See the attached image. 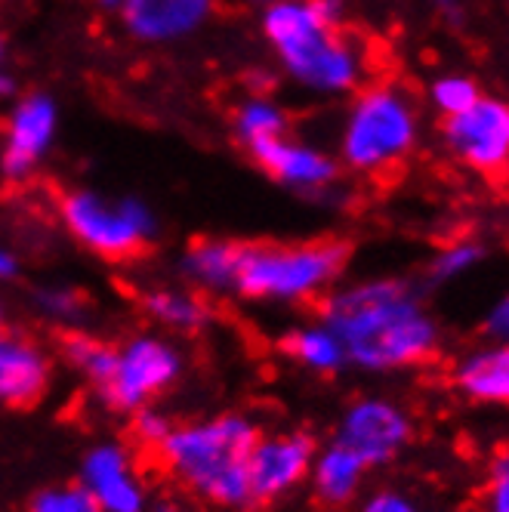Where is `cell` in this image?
Here are the masks:
<instances>
[{
    "instance_id": "6da1fadb",
    "label": "cell",
    "mask_w": 509,
    "mask_h": 512,
    "mask_svg": "<svg viewBox=\"0 0 509 512\" xmlns=\"http://www.w3.org/2000/svg\"><path fill=\"white\" fill-rule=\"evenodd\" d=\"M318 318L343 343L349 368L365 374L420 368L442 349V324L420 287L405 278L380 275L337 284L321 297Z\"/></svg>"
},
{
    "instance_id": "7a4b0ae2",
    "label": "cell",
    "mask_w": 509,
    "mask_h": 512,
    "mask_svg": "<svg viewBox=\"0 0 509 512\" xmlns=\"http://www.w3.org/2000/svg\"><path fill=\"white\" fill-rule=\"evenodd\" d=\"M284 75L309 93H355L368 75V59L343 31V0H269L263 16Z\"/></svg>"
},
{
    "instance_id": "3957f363",
    "label": "cell",
    "mask_w": 509,
    "mask_h": 512,
    "mask_svg": "<svg viewBox=\"0 0 509 512\" xmlns=\"http://www.w3.org/2000/svg\"><path fill=\"white\" fill-rule=\"evenodd\" d=\"M260 432L253 417L223 411L176 423L155 457L186 494L216 509L244 512L253 506L247 460Z\"/></svg>"
},
{
    "instance_id": "277c9868",
    "label": "cell",
    "mask_w": 509,
    "mask_h": 512,
    "mask_svg": "<svg viewBox=\"0 0 509 512\" xmlns=\"http://www.w3.org/2000/svg\"><path fill=\"white\" fill-rule=\"evenodd\" d=\"M352 247L343 238L312 241H244L235 297L269 306L321 303L340 284Z\"/></svg>"
},
{
    "instance_id": "5b68a950",
    "label": "cell",
    "mask_w": 509,
    "mask_h": 512,
    "mask_svg": "<svg viewBox=\"0 0 509 512\" xmlns=\"http://www.w3.org/2000/svg\"><path fill=\"white\" fill-rule=\"evenodd\" d=\"M420 142V108L395 81L358 87L340 130V164L358 176H383L408 161Z\"/></svg>"
},
{
    "instance_id": "8992f818",
    "label": "cell",
    "mask_w": 509,
    "mask_h": 512,
    "mask_svg": "<svg viewBox=\"0 0 509 512\" xmlns=\"http://www.w3.org/2000/svg\"><path fill=\"white\" fill-rule=\"evenodd\" d=\"M59 219L84 250L108 263L136 260L158 238L155 210L133 195L108 198L93 189H71L59 198Z\"/></svg>"
},
{
    "instance_id": "52a82bcc",
    "label": "cell",
    "mask_w": 509,
    "mask_h": 512,
    "mask_svg": "<svg viewBox=\"0 0 509 512\" xmlns=\"http://www.w3.org/2000/svg\"><path fill=\"white\" fill-rule=\"evenodd\" d=\"M186 374V352L161 331H139L118 343L112 377L93 395L108 414H124L155 405Z\"/></svg>"
},
{
    "instance_id": "ba28073f",
    "label": "cell",
    "mask_w": 509,
    "mask_h": 512,
    "mask_svg": "<svg viewBox=\"0 0 509 512\" xmlns=\"http://www.w3.org/2000/svg\"><path fill=\"white\" fill-rule=\"evenodd\" d=\"M414 438L411 414L386 395H361L343 411L334 442L349 448L368 469L389 466Z\"/></svg>"
},
{
    "instance_id": "9c48e42d",
    "label": "cell",
    "mask_w": 509,
    "mask_h": 512,
    "mask_svg": "<svg viewBox=\"0 0 509 512\" xmlns=\"http://www.w3.org/2000/svg\"><path fill=\"white\" fill-rule=\"evenodd\" d=\"M439 136L445 152L463 167L494 176L509 167V102L485 96L466 112L442 118Z\"/></svg>"
},
{
    "instance_id": "30bf717a",
    "label": "cell",
    "mask_w": 509,
    "mask_h": 512,
    "mask_svg": "<svg viewBox=\"0 0 509 512\" xmlns=\"http://www.w3.org/2000/svg\"><path fill=\"white\" fill-rule=\"evenodd\" d=\"M78 482L90 491L99 512H145L152 500L136 451L121 438H99L84 451Z\"/></svg>"
},
{
    "instance_id": "8fae6325",
    "label": "cell",
    "mask_w": 509,
    "mask_h": 512,
    "mask_svg": "<svg viewBox=\"0 0 509 512\" xmlns=\"http://www.w3.org/2000/svg\"><path fill=\"white\" fill-rule=\"evenodd\" d=\"M315 451L318 445L309 432L300 429L260 432L247 460L253 503H275L287 494H294L300 485H306Z\"/></svg>"
},
{
    "instance_id": "7c38bea8",
    "label": "cell",
    "mask_w": 509,
    "mask_h": 512,
    "mask_svg": "<svg viewBox=\"0 0 509 512\" xmlns=\"http://www.w3.org/2000/svg\"><path fill=\"white\" fill-rule=\"evenodd\" d=\"M59 130V108L50 93L22 96L7 118L4 152H0V173L10 182L28 179L38 164L50 155Z\"/></svg>"
},
{
    "instance_id": "4fadbf2b",
    "label": "cell",
    "mask_w": 509,
    "mask_h": 512,
    "mask_svg": "<svg viewBox=\"0 0 509 512\" xmlns=\"http://www.w3.org/2000/svg\"><path fill=\"white\" fill-rule=\"evenodd\" d=\"M244 152L266 176H272L275 182L294 192L321 195L331 186H337L340 179V161L334 155H327L318 145L290 139L287 133L250 142L244 145Z\"/></svg>"
},
{
    "instance_id": "5bb4252c",
    "label": "cell",
    "mask_w": 509,
    "mask_h": 512,
    "mask_svg": "<svg viewBox=\"0 0 509 512\" xmlns=\"http://www.w3.org/2000/svg\"><path fill=\"white\" fill-rule=\"evenodd\" d=\"M56 383V355L25 331L0 327V408H31Z\"/></svg>"
},
{
    "instance_id": "9a60e30c",
    "label": "cell",
    "mask_w": 509,
    "mask_h": 512,
    "mask_svg": "<svg viewBox=\"0 0 509 512\" xmlns=\"http://www.w3.org/2000/svg\"><path fill=\"white\" fill-rule=\"evenodd\" d=\"M213 13V0H124L121 19L130 38L170 44L195 34Z\"/></svg>"
},
{
    "instance_id": "2e32d148",
    "label": "cell",
    "mask_w": 509,
    "mask_h": 512,
    "mask_svg": "<svg viewBox=\"0 0 509 512\" xmlns=\"http://www.w3.org/2000/svg\"><path fill=\"white\" fill-rule=\"evenodd\" d=\"M451 386L476 405L509 408V343H482L463 352L451 368Z\"/></svg>"
},
{
    "instance_id": "e0dca14e",
    "label": "cell",
    "mask_w": 509,
    "mask_h": 512,
    "mask_svg": "<svg viewBox=\"0 0 509 512\" xmlns=\"http://www.w3.org/2000/svg\"><path fill=\"white\" fill-rule=\"evenodd\" d=\"M241 244L229 238H198L179 253V278L204 297L235 294V278L241 263Z\"/></svg>"
},
{
    "instance_id": "ac0fdd59",
    "label": "cell",
    "mask_w": 509,
    "mask_h": 512,
    "mask_svg": "<svg viewBox=\"0 0 509 512\" xmlns=\"http://www.w3.org/2000/svg\"><path fill=\"white\" fill-rule=\"evenodd\" d=\"M368 472L371 469L361 463L349 448H343L340 442L331 438V442L315 451V460L309 469L312 497L327 509H346L349 503L358 500L361 488H365Z\"/></svg>"
},
{
    "instance_id": "d6986e66",
    "label": "cell",
    "mask_w": 509,
    "mask_h": 512,
    "mask_svg": "<svg viewBox=\"0 0 509 512\" xmlns=\"http://www.w3.org/2000/svg\"><path fill=\"white\" fill-rule=\"evenodd\" d=\"M142 315L149 318L164 334H179V337H198L213 324V306L204 294L186 287H170L158 284L149 287L139 297Z\"/></svg>"
},
{
    "instance_id": "ffe728a7",
    "label": "cell",
    "mask_w": 509,
    "mask_h": 512,
    "mask_svg": "<svg viewBox=\"0 0 509 512\" xmlns=\"http://www.w3.org/2000/svg\"><path fill=\"white\" fill-rule=\"evenodd\" d=\"M281 352L294 361L297 368L318 374V377H334L349 368L343 343L321 318L290 327L281 337Z\"/></svg>"
},
{
    "instance_id": "44dd1931",
    "label": "cell",
    "mask_w": 509,
    "mask_h": 512,
    "mask_svg": "<svg viewBox=\"0 0 509 512\" xmlns=\"http://www.w3.org/2000/svg\"><path fill=\"white\" fill-rule=\"evenodd\" d=\"M56 349H59V361L71 374H78L90 386V392L105 386V380L112 377L118 343H108L84 331V327H75V331H62Z\"/></svg>"
},
{
    "instance_id": "7402d4cb",
    "label": "cell",
    "mask_w": 509,
    "mask_h": 512,
    "mask_svg": "<svg viewBox=\"0 0 509 512\" xmlns=\"http://www.w3.org/2000/svg\"><path fill=\"white\" fill-rule=\"evenodd\" d=\"M232 130H235V139L241 142V149H244V145L257 142V139L287 133V115H284V108L278 102H272L266 96H253V99H244L235 108Z\"/></svg>"
},
{
    "instance_id": "603a6c76",
    "label": "cell",
    "mask_w": 509,
    "mask_h": 512,
    "mask_svg": "<svg viewBox=\"0 0 509 512\" xmlns=\"http://www.w3.org/2000/svg\"><path fill=\"white\" fill-rule=\"evenodd\" d=\"M31 306L44 321L62 327V331H75L87 318V297L71 284H41L31 294Z\"/></svg>"
},
{
    "instance_id": "cb8c5ba5",
    "label": "cell",
    "mask_w": 509,
    "mask_h": 512,
    "mask_svg": "<svg viewBox=\"0 0 509 512\" xmlns=\"http://www.w3.org/2000/svg\"><path fill=\"white\" fill-rule=\"evenodd\" d=\"M485 260V247L476 241H454L448 247H442L432 256L426 266V281L432 287H442L451 281H460L463 275H469L472 269H479Z\"/></svg>"
},
{
    "instance_id": "d4e9b609",
    "label": "cell",
    "mask_w": 509,
    "mask_h": 512,
    "mask_svg": "<svg viewBox=\"0 0 509 512\" xmlns=\"http://www.w3.org/2000/svg\"><path fill=\"white\" fill-rule=\"evenodd\" d=\"M479 99H482V87L476 84V78L460 75V71H448V75H439L429 84V105L442 118L466 112V108L476 105Z\"/></svg>"
},
{
    "instance_id": "484cf974",
    "label": "cell",
    "mask_w": 509,
    "mask_h": 512,
    "mask_svg": "<svg viewBox=\"0 0 509 512\" xmlns=\"http://www.w3.org/2000/svg\"><path fill=\"white\" fill-rule=\"evenodd\" d=\"M25 512H99V506L81 482H56L34 491Z\"/></svg>"
},
{
    "instance_id": "4316f807",
    "label": "cell",
    "mask_w": 509,
    "mask_h": 512,
    "mask_svg": "<svg viewBox=\"0 0 509 512\" xmlns=\"http://www.w3.org/2000/svg\"><path fill=\"white\" fill-rule=\"evenodd\" d=\"M176 423L170 420L167 411H161L158 405H145L139 411L130 414V438H133V445L142 448V451H158L164 442H167V435Z\"/></svg>"
},
{
    "instance_id": "83f0119b",
    "label": "cell",
    "mask_w": 509,
    "mask_h": 512,
    "mask_svg": "<svg viewBox=\"0 0 509 512\" xmlns=\"http://www.w3.org/2000/svg\"><path fill=\"white\" fill-rule=\"evenodd\" d=\"M482 506L485 512H509V448H500L488 463Z\"/></svg>"
},
{
    "instance_id": "f1b7e54d",
    "label": "cell",
    "mask_w": 509,
    "mask_h": 512,
    "mask_svg": "<svg viewBox=\"0 0 509 512\" xmlns=\"http://www.w3.org/2000/svg\"><path fill=\"white\" fill-rule=\"evenodd\" d=\"M358 512H423V506L398 488H377L361 500Z\"/></svg>"
},
{
    "instance_id": "f546056e",
    "label": "cell",
    "mask_w": 509,
    "mask_h": 512,
    "mask_svg": "<svg viewBox=\"0 0 509 512\" xmlns=\"http://www.w3.org/2000/svg\"><path fill=\"white\" fill-rule=\"evenodd\" d=\"M482 337L488 343H509V294H503L482 321Z\"/></svg>"
},
{
    "instance_id": "4dcf8cb0",
    "label": "cell",
    "mask_w": 509,
    "mask_h": 512,
    "mask_svg": "<svg viewBox=\"0 0 509 512\" xmlns=\"http://www.w3.org/2000/svg\"><path fill=\"white\" fill-rule=\"evenodd\" d=\"M19 275H22V260H19V256L10 247L0 244V284H10Z\"/></svg>"
},
{
    "instance_id": "1f68e13d",
    "label": "cell",
    "mask_w": 509,
    "mask_h": 512,
    "mask_svg": "<svg viewBox=\"0 0 509 512\" xmlns=\"http://www.w3.org/2000/svg\"><path fill=\"white\" fill-rule=\"evenodd\" d=\"M16 93V78L10 71V53H7V44L0 41V99H10Z\"/></svg>"
},
{
    "instance_id": "d6a6232c",
    "label": "cell",
    "mask_w": 509,
    "mask_h": 512,
    "mask_svg": "<svg viewBox=\"0 0 509 512\" xmlns=\"http://www.w3.org/2000/svg\"><path fill=\"white\" fill-rule=\"evenodd\" d=\"M145 512H186V506L179 503L176 497H167V494H152V500H149V509Z\"/></svg>"
},
{
    "instance_id": "836d02e7",
    "label": "cell",
    "mask_w": 509,
    "mask_h": 512,
    "mask_svg": "<svg viewBox=\"0 0 509 512\" xmlns=\"http://www.w3.org/2000/svg\"><path fill=\"white\" fill-rule=\"evenodd\" d=\"M93 4H96L99 10H105V13H121L124 0H93Z\"/></svg>"
},
{
    "instance_id": "e575fe53",
    "label": "cell",
    "mask_w": 509,
    "mask_h": 512,
    "mask_svg": "<svg viewBox=\"0 0 509 512\" xmlns=\"http://www.w3.org/2000/svg\"><path fill=\"white\" fill-rule=\"evenodd\" d=\"M432 4L439 7V10H445V13H448L451 19L457 16V0H432Z\"/></svg>"
},
{
    "instance_id": "d590c367",
    "label": "cell",
    "mask_w": 509,
    "mask_h": 512,
    "mask_svg": "<svg viewBox=\"0 0 509 512\" xmlns=\"http://www.w3.org/2000/svg\"><path fill=\"white\" fill-rule=\"evenodd\" d=\"M0 327H7V306H4V300H0Z\"/></svg>"
}]
</instances>
